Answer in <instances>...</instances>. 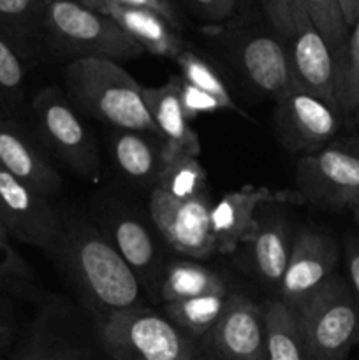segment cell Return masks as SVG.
Here are the masks:
<instances>
[{"label":"cell","instance_id":"21","mask_svg":"<svg viewBox=\"0 0 359 360\" xmlns=\"http://www.w3.org/2000/svg\"><path fill=\"white\" fill-rule=\"evenodd\" d=\"M111 157L116 169L130 183L153 190L165 165V143L155 134L115 130Z\"/></svg>","mask_w":359,"mask_h":360},{"label":"cell","instance_id":"16","mask_svg":"<svg viewBox=\"0 0 359 360\" xmlns=\"http://www.w3.org/2000/svg\"><path fill=\"white\" fill-rule=\"evenodd\" d=\"M203 345L213 360H266L264 308L234 292Z\"/></svg>","mask_w":359,"mask_h":360},{"label":"cell","instance_id":"28","mask_svg":"<svg viewBox=\"0 0 359 360\" xmlns=\"http://www.w3.org/2000/svg\"><path fill=\"white\" fill-rule=\"evenodd\" d=\"M155 188L171 199L189 200L208 192V176L197 157L176 155L165 162Z\"/></svg>","mask_w":359,"mask_h":360},{"label":"cell","instance_id":"12","mask_svg":"<svg viewBox=\"0 0 359 360\" xmlns=\"http://www.w3.org/2000/svg\"><path fill=\"white\" fill-rule=\"evenodd\" d=\"M210 192L189 200H176L153 188L150 218L165 245L175 253L194 260H206L217 253L211 234Z\"/></svg>","mask_w":359,"mask_h":360},{"label":"cell","instance_id":"6","mask_svg":"<svg viewBox=\"0 0 359 360\" xmlns=\"http://www.w3.org/2000/svg\"><path fill=\"white\" fill-rule=\"evenodd\" d=\"M217 41L232 70L256 94L277 101L298 86L287 49L270 23H231L217 32Z\"/></svg>","mask_w":359,"mask_h":360},{"label":"cell","instance_id":"23","mask_svg":"<svg viewBox=\"0 0 359 360\" xmlns=\"http://www.w3.org/2000/svg\"><path fill=\"white\" fill-rule=\"evenodd\" d=\"M46 4L48 0H0V35L25 60H30L41 44Z\"/></svg>","mask_w":359,"mask_h":360},{"label":"cell","instance_id":"25","mask_svg":"<svg viewBox=\"0 0 359 360\" xmlns=\"http://www.w3.org/2000/svg\"><path fill=\"white\" fill-rule=\"evenodd\" d=\"M232 294L234 292L227 288V290L211 292V294L197 295V297L183 299V301L168 302V304H162V313L183 333L203 343L218 319L224 315Z\"/></svg>","mask_w":359,"mask_h":360},{"label":"cell","instance_id":"18","mask_svg":"<svg viewBox=\"0 0 359 360\" xmlns=\"http://www.w3.org/2000/svg\"><path fill=\"white\" fill-rule=\"evenodd\" d=\"M294 234L284 214L277 211L259 214L256 232L241 246L246 267L257 281L278 288L291 259Z\"/></svg>","mask_w":359,"mask_h":360},{"label":"cell","instance_id":"22","mask_svg":"<svg viewBox=\"0 0 359 360\" xmlns=\"http://www.w3.org/2000/svg\"><path fill=\"white\" fill-rule=\"evenodd\" d=\"M227 288L229 285L225 278L211 267L204 266L201 260L187 259V257L175 260L168 259L158 280L155 301L168 304V302L183 301V299L227 290Z\"/></svg>","mask_w":359,"mask_h":360},{"label":"cell","instance_id":"5","mask_svg":"<svg viewBox=\"0 0 359 360\" xmlns=\"http://www.w3.org/2000/svg\"><path fill=\"white\" fill-rule=\"evenodd\" d=\"M291 60L296 84L338 108V62L299 0H259ZM340 109V108H338Z\"/></svg>","mask_w":359,"mask_h":360},{"label":"cell","instance_id":"29","mask_svg":"<svg viewBox=\"0 0 359 360\" xmlns=\"http://www.w3.org/2000/svg\"><path fill=\"white\" fill-rule=\"evenodd\" d=\"M299 2L340 65V60L347 48L351 28L345 23L338 0H299Z\"/></svg>","mask_w":359,"mask_h":360},{"label":"cell","instance_id":"26","mask_svg":"<svg viewBox=\"0 0 359 360\" xmlns=\"http://www.w3.org/2000/svg\"><path fill=\"white\" fill-rule=\"evenodd\" d=\"M53 322L55 316L48 311L41 313L27 341L14 352L9 360H84L87 354L63 340Z\"/></svg>","mask_w":359,"mask_h":360},{"label":"cell","instance_id":"3","mask_svg":"<svg viewBox=\"0 0 359 360\" xmlns=\"http://www.w3.org/2000/svg\"><path fill=\"white\" fill-rule=\"evenodd\" d=\"M94 329L111 360H213L201 341L144 306L97 316Z\"/></svg>","mask_w":359,"mask_h":360},{"label":"cell","instance_id":"30","mask_svg":"<svg viewBox=\"0 0 359 360\" xmlns=\"http://www.w3.org/2000/svg\"><path fill=\"white\" fill-rule=\"evenodd\" d=\"M27 60L0 35V108L7 112L16 111L23 104Z\"/></svg>","mask_w":359,"mask_h":360},{"label":"cell","instance_id":"17","mask_svg":"<svg viewBox=\"0 0 359 360\" xmlns=\"http://www.w3.org/2000/svg\"><path fill=\"white\" fill-rule=\"evenodd\" d=\"M0 167L32 190L53 197L62 178L49 160L41 141L18 120L0 115Z\"/></svg>","mask_w":359,"mask_h":360},{"label":"cell","instance_id":"32","mask_svg":"<svg viewBox=\"0 0 359 360\" xmlns=\"http://www.w3.org/2000/svg\"><path fill=\"white\" fill-rule=\"evenodd\" d=\"M359 97V20L348 34L347 48L338 65V108L347 115Z\"/></svg>","mask_w":359,"mask_h":360},{"label":"cell","instance_id":"33","mask_svg":"<svg viewBox=\"0 0 359 360\" xmlns=\"http://www.w3.org/2000/svg\"><path fill=\"white\" fill-rule=\"evenodd\" d=\"M171 81L175 83L176 90H178L182 108L190 122H194L201 115H213V112L224 111V108H222V104L217 98H213L210 94L201 90V88L194 86L192 83L183 79L182 76L171 77Z\"/></svg>","mask_w":359,"mask_h":360},{"label":"cell","instance_id":"2","mask_svg":"<svg viewBox=\"0 0 359 360\" xmlns=\"http://www.w3.org/2000/svg\"><path fill=\"white\" fill-rule=\"evenodd\" d=\"M63 83L65 95L77 111L115 130L158 136L143 101V86L118 62L104 58L70 60L63 70Z\"/></svg>","mask_w":359,"mask_h":360},{"label":"cell","instance_id":"15","mask_svg":"<svg viewBox=\"0 0 359 360\" xmlns=\"http://www.w3.org/2000/svg\"><path fill=\"white\" fill-rule=\"evenodd\" d=\"M303 202L298 192L270 190L266 186H245L227 192L213 202L211 207V234L215 250L222 255L238 252L256 232L259 220V207L267 204Z\"/></svg>","mask_w":359,"mask_h":360},{"label":"cell","instance_id":"14","mask_svg":"<svg viewBox=\"0 0 359 360\" xmlns=\"http://www.w3.org/2000/svg\"><path fill=\"white\" fill-rule=\"evenodd\" d=\"M338 262L340 248L329 234L299 229L294 234L287 269L277 288V299L296 309L333 276Z\"/></svg>","mask_w":359,"mask_h":360},{"label":"cell","instance_id":"19","mask_svg":"<svg viewBox=\"0 0 359 360\" xmlns=\"http://www.w3.org/2000/svg\"><path fill=\"white\" fill-rule=\"evenodd\" d=\"M84 6L111 18L132 41L155 56L176 58L183 51L178 28L172 27L162 14L146 7L122 6L108 0H84Z\"/></svg>","mask_w":359,"mask_h":360},{"label":"cell","instance_id":"35","mask_svg":"<svg viewBox=\"0 0 359 360\" xmlns=\"http://www.w3.org/2000/svg\"><path fill=\"white\" fill-rule=\"evenodd\" d=\"M345 269H347V283L359 302V238L347 236L344 245Z\"/></svg>","mask_w":359,"mask_h":360},{"label":"cell","instance_id":"11","mask_svg":"<svg viewBox=\"0 0 359 360\" xmlns=\"http://www.w3.org/2000/svg\"><path fill=\"white\" fill-rule=\"evenodd\" d=\"M344 115L319 95L296 86L277 98L273 129L289 153H312L336 139Z\"/></svg>","mask_w":359,"mask_h":360},{"label":"cell","instance_id":"13","mask_svg":"<svg viewBox=\"0 0 359 360\" xmlns=\"http://www.w3.org/2000/svg\"><path fill=\"white\" fill-rule=\"evenodd\" d=\"M0 225L9 239L51 252L62 227V214L46 197L0 167Z\"/></svg>","mask_w":359,"mask_h":360},{"label":"cell","instance_id":"39","mask_svg":"<svg viewBox=\"0 0 359 360\" xmlns=\"http://www.w3.org/2000/svg\"><path fill=\"white\" fill-rule=\"evenodd\" d=\"M345 118H347L351 123H354L355 127H359V97H358V101H355V104L352 105L351 111L345 115Z\"/></svg>","mask_w":359,"mask_h":360},{"label":"cell","instance_id":"41","mask_svg":"<svg viewBox=\"0 0 359 360\" xmlns=\"http://www.w3.org/2000/svg\"><path fill=\"white\" fill-rule=\"evenodd\" d=\"M0 236H2V238H7V239H9V236H7V232L4 231V227H2V225H0Z\"/></svg>","mask_w":359,"mask_h":360},{"label":"cell","instance_id":"42","mask_svg":"<svg viewBox=\"0 0 359 360\" xmlns=\"http://www.w3.org/2000/svg\"><path fill=\"white\" fill-rule=\"evenodd\" d=\"M84 360H92L90 357H88V355H87V357H84Z\"/></svg>","mask_w":359,"mask_h":360},{"label":"cell","instance_id":"4","mask_svg":"<svg viewBox=\"0 0 359 360\" xmlns=\"http://www.w3.org/2000/svg\"><path fill=\"white\" fill-rule=\"evenodd\" d=\"M41 44L70 60L104 58L120 63L144 53L111 18L80 0H48Z\"/></svg>","mask_w":359,"mask_h":360},{"label":"cell","instance_id":"34","mask_svg":"<svg viewBox=\"0 0 359 360\" xmlns=\"http://www.w3.org/2000/svg\"><path fill=\"white\" fill-rule=\"evenodd\" d=\"M185 4L203 20L222 23L232 16L238 0H185Z\"/></svg>","mask_w":359,"mask_h":360},{"label":"cell","instance_id":"9","mask_svg":"<svg viewBox=\"0 0 359 360\" xmlns=\"http://www.w3.org/2000/svg\"><path fill=\"white\" fill-rule=\"evenodd\" d=\"M296 192L303 202L329 211L359 204V136L336 137L301 155L296 167Z\"/></svg>","mask_w":359,"mask_h":360},{"label":"cell","instance_id":"40","mask_svg":"<svg viewBox=\"0 0 359 360\" xmlns=\"http://www.w3.org/2000/svg\"><path fill=\"white\" fill-rule=\"evenodd\" d=\"M352 214H354V220H355V224H358V227H359V204H358V206L352 207Z\"/></svg>","mask_w":359,"mask_h":360},{"label":"cell","instance_id":"36","mask_svg":"<svg viewBox=\"0 0 359 360\" xmlns=\"http://www.w3.org/2000/svg\"><path fill=\"white\" fill-rule=\"evenodd\" d=\"M84 2V0H80ZM108 2L122 4V6H132V7H146V9L155 11V13L162 14L169 23L175 28L182 27V16H180L178 9H176L172 0H108Z\"/></svg>","mask_w":359,"mask_h":360},{"label":"cell","instance_id":"27","mask_svg":"<svg viewBox=\"0 0 359 360\" xmlns=\"http://www.w3.org/2000/svg\"><path fill=\"white\" fill-rule=\"evenodd\" d=\"M175 60L178 63L180 70H182L183 79H187L194 86L201 88L213 98H217L222 108H224V111H231L248 118V115L232 98L220 69L210 58L199 55L197 51H190V49L183 48V51Z\"/></svg>","mask_w":359,"mask_h":360},{"label":"cell","instance_id":"37","mask_svg":"<svg viewBox=\"0 0 359 360\" xmlns=\"http://www.w3.org/2000/svg\"><path fill=\"white\" fill-rule=\"evenodd\" d=\"M14 336H16V319L11 308L9 301L0 290V354L11 347Z\"/></svg>","mask_w":359,"mask_h":360},{"label":"cell","instance_id":"7","mask_svg":"<svg viewBox=\"0 0 359 360\" xmlns=\"http://www.w3.org/2000/svg\"><path fill=\"white\" fill-rule=\"evenodd\" d=\"M310 360H347L359 343V302L334 273L296 308Z\"/></svg>","mask_w":359,"mask_h":360},{"label":"cell","instance_id":"20","mask_svg":"<svg viewBox=\"0 0 359 360\" xmlns=\"http://www.w3.org/2000/svg\"><path fill=\"white\" fill-rule=\"evenodd\" d=\"M143 101L158 136L165 143V162L182 153L192 157L201 153L199 136L185 116L178 90L171 79L160 86H143Z\"/></svg>","mask_w":359,"mask_h":360},{"label":"cell","instance_id":"1","mask_svg":"<svg viewBox=\"0 0 359 360\" xmlns=\"http://www.w3.org/2000/svg\"><path fill=\"white\" fill-rule=\"evenodd\" d=\"M55 259L94 319L143 306L144 290L97 225L83 214L63 217Z\"/></svg>","mask_w":359,"mask_h":360},{"label":"cell","instance_id":"24","mask_svg":"<svg viewBox=\"0 0 359 360\" xmlns=\"http://www.w3.org/2000/svg\"><path fill=\"white\" fill-rule=\"evenodd\" d=\"M266 322V360H310L298 313L278 299L263 304Z\"/></svg>","mask_w":359,"mask_h":360},{"label":"cell","instance_id":"10","mask_svg":"<svg viewBox=\"0 0 359 360\" xmlns=\"http://www.w3.org/2000/svg\"><path fill=\"white\" fill-rule=\"evenodd\" d=\"M94 224L129 264L144 294L157 299L158 280L168 259L164 253L165 243L151 218L127 204L106 200L99 206Z\"/></svg>","mask_w":359,"mask_h":360},{"label":"cell","instance_id":"38","mask_svg":"<svg viewBox=\"0 0 359 360\" xmlns=\"http://www.w3.org/2000/svg\"><path fill=\"white\" fill-rule=\"evenodd\" d=\"M340 9L344 13L345 23L348 28L354 27L355 21L359 20V0H338Z\"/></svg>","mask_w":359,"mask_h":360},{"label":"cell","instance_id":"31","mask_svg":"<svg viewBox=\"0 0 359 360\" xmlns=\"http://www.w3.org/2000/svg\"><path fill=\"white\" fill-rule=\"evenodd\" d=\"M0 290L20 297H34L35 276L27 260L13 248L11 239L0 236Z\"/></svg>","mask_w":359,"mask_h":360},{"label":"cell","instance_id":"8","mask_svg":"<svg viewBox=\"0 0 359 360\" xmlns=\"http://www.w3.org/2000/svg\"><path fill=\"white\" fill-rule=\"evenodd\" d=\"M37 139L80 178L97 181L101 155L80 111L60 88L48 86L32 98Z\"/></svg>","mask_w":359,"mask_h":360}]
</instances>
